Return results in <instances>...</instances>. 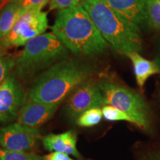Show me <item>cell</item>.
I'll return each mask as SVG.
<instances>
[{"label": "cell", "instance_id": "6da1fadb", "mask_svg": "<svg viewBox=\"0 0 160 160\" xmlns=\"http://www.w3.org/2000/svg\"><path fill=\"white\" fill-rule=\"evenodd\" d=\"M51 29L66 48L76 56L101 55L108 47L82 4L58 11Z\"/></svg>", "mask_w": 160, "mask_h": 160}, {"label": "cell", "instance_id": "7a4b0ae2", "mask_svg": "<svg viewBox=\"0 0 160 160\" xmlns=\"http://www.w3.org/2000/svg\"><path fill=\"white\" fill-rule=\"evenodd\" d=\"M93 73V67L87 62L68 58L61 60L36 78L29 90V99L59 105L78 86L91 78Z\"/></svg>", "mask_w": 160, "mask_h": 160}, {"label": "cell", "instance_id": "3957f363", "mask_svg": "<svg viewBox=\"0 0 160 160\" xmlns=\"http://www.w3.org/2000/svg\"><path fill=\"white\" fill-rule=\"evenodd\" d=\"M81 4L102 37L116 51L127 55L142 51V40L137 26L102 0H83Z\"/></svg>", "mask_w": 160, "mask_h": 160}, {"label": "cell", "instance_id": "277c9868", "mask_svg": "<svg viewBox=\"0 0 160 160\" xmlns=\"http://www.w3.org/2000/svg\"><path fill=\"white\" fill-rule=\"evenodd\" d=\"M68 50L53 33H46L28 42L15 59L14 73L17 79H30L43 69L49 68L67 59Z\"/></svg>", "mask_w": 160, "mask_h": 160}, {"label": "cell", "instance_id": "5b68a950", "mask_svg": "<svg viewBox=\"0 0 160 160\" xmlns=\"http://www.w3.org/2000/svg\"><path fill=\"white\" fill-rule=\"evenodd\" d=\"M98 84L105 105L113 106L124 112L141 128H149V107L141 94L111 80L102 79Z\"/></svg>", "mask_w": 160, "mask_h": 160}, {"label": "cell", "instance_id": "8992f818", "mask_svg": "<svg viewBox=\"0 0 160 160\" xmlns=\"http://www.w3.org/2000/svg\"><path fill=\"white\" fill-rule=\"evenodd\" d=\"M48 27L47 12L33 8L18 20L7 37L0 40V48L7 49L25 45L28 42L42 34Z\"/></svg>", "mask_w": 160, "mask_h": 160}, {"label": "cell", "instance_id": "52a82bcc", "mask_svg": "<svg viewBox=\"0 0 160 160\" xmlns=\"http://www.w3.org/2000/svg\"><path fill=\"white\" fill-rule=\"evenodd\" d=\"M102 106H105L102 93L98 82L91 77L78 86L69 95L65 111L69 119L77 120L88 110Z\"/></svg>", "mask_w": 160, "mask_h": 160}, {"label": "cell", "instance_id": "ba28073f", "mask_svg": "<svg viewBox=\"0 0 160 160\" xmlns=\"http://www.w3.org/2000/svg\"><path fill=\"white\" fill-rule=\"evenodd\" d=\"M26 94L15 76L10 74L0 85V125L18 119L19 111L25 105Z\"/></svg>", "mask_w": 160, "mask_h": 160}, {"label": "cell", "instance_id": "9c48e42d", "mask_svg": "<svg viewBox=\"0 0 160 160\" xmlns=\"http://www.w3.org/2000/svg\"><path fill=\"white\" fill-rule=\"evenodd\" d=\"M39 136L37 128L11 124L0 128V145L8 151L28 152L37 147Z\"/></svg>", "mask_w": 160, "mask_h": 160}, {"label": "cell", "instance_id": "30bf717a", "mask_svg": "<svg viewBox=\"0 0 160 160\" xmlns=\"http://www.w3.org/2000/svg\"><path fill=\"white\" fill-rule=\"evenodd\" d=\"M57 108L58 105H47L30 100L22 107L17 122L20 125L37 128L53 117Z\"/></svg>", "mask_w": 160, "mask_h": 160}, {"label": "cell", "instance_id": "8fae6325", "mask_svg": "<svg viewBox=\"0 0 160 160\" xmlns=\"http://www.w3.org/2000/svg\"><path fill=\"white\" fill-rule=\"evenodd\" d=\"M125 17L132 24L140 28L142 25L148 22L147 2L146 0H102Z\"/></svg>", "mask_w": 160, "mask_h": 160}, {"label": "cell", "instance_id": "7c38bea8", "mask_svg": "<svg viewBox=\"0 0 160 160\" xmlns=\"http://www.w3.org/2000/svg\"><path fill=\"white\" fill-rule=\"evenodd\" d=\"M42 143L45 148L49 151L61 152L80 157L77 148V133L74 131H69L59 134L50 133L42 138Z\"/></svg>", "mask_w": 160, "mask_h": 160}, {"label": "cell", "instance_id": "4fadbf2b", "mask_svg": "<svg viewBox=\"0 0 160 160\" xmlns=\"http://www.w3.org/2000/svg\"><path fill=\"white\" fill-rule=\"evenodd\" d=\"M133 66L137 83L140 88H143L148 79L151 76L160 73V69L155 62L150 61L142 57L138 52L128 53Z\"/></svg>", "mask_w": 160, "mask_h": 160}, {"label": "cell", "instance_id": "5bb4252c", "mask_svg": "<svg viewBox=\"0 0 160 160\" xmlns=\"http://www.w3.org/2000/svg\"><path fill=\"white\" fill-rule=\"evenodd\" d=\"M28 11L22 5L11 2L0 11V40L9 34L18 20Z\"/></svg>", "mask_w": 160, "mask_h": 160}, {"label": "cell", "instance_id": "9a60e30c", "mask_svg": "<svg viewBox=\"0 0 160 160\" xmlns=\"http://www.w3.org/2000/svg\"><path fill=\"white\" fill-rule=\"evenodd\" d=\"M103 117L102 111L100 108H94L88 110L79 116L76 120V122L79 126L84 128L92 127L100 122Z\"/></svg>", "mask_w": 160, "mask_h": 160}, {"label": "cell", "instance_id": "2e32d148", "mask_svg": "<svg viewBox=\"0 0 160 160\" xmlns=\"http://www.w3.org/2000/svg\"><path fill=\"white\" fill-rule=\"evenodd\" d=\"M148 23L156 31H160V0H146Z\"/></svg>", "mask_w": 160, "mask_h": 160}, {"label": "cell", "instance_id": "e0dca14e", "mask_svg": "<svg viewBox=\"0 0 160 160\" xmlns=\"http://www.w3.org/2000/svg\"><path fill=\"white\" fill-rule=\"evenodd\" d=\"M0 157L2 160H42L34 153L11 151L4 148H0Z\"/></svg>", "mask_w": 160, "mask_h": 160}, {"label": "cell", "instance_id": "ac0fdd59", "mask_svg": "<svg viewBox=\"0 0 160 160\" xmlns=\"http://www.w3.org/2000/svg\"><path fill=\"white\" fill-rule=\"evenodd\" d=\"M15 60L0 50V85L14 69Z\"/></svg>", "mask_w": 160, "mask_h": 160}, {"label": "cell", "instance_id": "d6986e66", "mask_svg": "<svg viewBox=\"0 0 160 160\" xmlns=\"http://www.w3.org/2000/svg\"><path fill=\"white\" fill-rule=\"evenodd\" d=\"M102 114L105 119L108 121H127L133 123L131 118L124 112L119 111L111 105H105L102 107Z\"/></svg>", "mask_w": 160, "mask_h": 160}, {"label": "cell", "instance_id": "ffe728a7", "mask_svg": "<svg viewBox=\"0 0 160 160\" xmlns=\"http://www.w3.org/2000/svg\"><path fill=\"white\" fill-rule=\"evenodd\" d=\"M83 0H51L50 10H64L81 4Z\"/></svg>", "mask_w": 160, "mask_h": 160}, {"label": "cell", "instance_id": "44dd1931", "mask_svg": "<svg viewBox=\"0 0 160 160\" xmlns=\"http://www.w3.org/2000/svg\"><path fill=\"white\" fill-rule=\"evenodd\" d=\"M50 1L51 0H25L21 5L28 11L33 8L42 10Z\"/></svg>", "mask_w": 160, "mask_h": 160}, {"label": "cell", "instance_id": "7402d4cb", "mask_svg": "<svg viewBox=\"0 0 160 160\" xmlns=\"http://www.w3.org/2000/svg\"><path fill=\"white\" fill-rule=\"evenodd\" d=\"M45 159L46 160H73L66 153H61V152H53L45 156Z\"/></svg>", "mask_w": 160, "mask_h": 160}, {"label": "cell", "instance_id": "603a6c76", "mask_svg": "<svg viewBox=\"0 0 160 160\" xmlns=\"http://www.w3.org/2000/svg\"><path fill=\"white\" fill-rule=\"evenodd\" d=\"M155 62L160 69V49H159V52H158V54L157 56V57H156V59H155Z\"/></svg>", "mask_w": 160, "mask_h": 160}, {"label": "cell", "instance_id": "cb8c5ba5", "mask_svg": "<svg viewBox=\"0 0 160 160\" xmlns=\"http://www.w3.org/2000/svg\"><path fill=\"white\" fill-rule=\"evenodd\" d=\"M24 1H25V0H10V2H11L19 4V5H21Z\"/></svg>", "mask_w": 160, "mask_h": 160}, {"label": "cell", "instance_id": "d4e9b609", "mask_svg": "<svg viewBox=\"0 0 160 160\" xmlns=\"http://www.w3.org/2000/svg\"><path fill=\"white\" fill-rule=\"evenodd\" d=\"M0 160H2V159H1V157H0Z\"/></svg>", "mask_w": 160, "mask_h": 160}, {"label": "cell", "instance_id": "484cf974", "mask_svg": "<svg viewBox=\"0 0 160 160\" xmlns=\"http://www.w3.org/2000/svg\"><path fill=\"white\" fill-rule=\"evenodd\" d=\"M159 160H160V159H159Z\"/></svg>", "mask_w": 160, "mask_h": 160}]
</instances>
